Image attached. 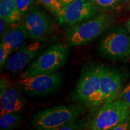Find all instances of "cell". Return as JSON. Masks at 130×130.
Returning a JSON list of instances; mask_svg holds the SVG:
<instances>
[{
  "label": "cell",
  "instance_id": "cell-12",
  "mask_svg": "<svg viewBox=\"0 0 130 130\" xmlns=\"http://www.w3.org/2000/svg\"><path fill=\"white\" fill-rule=\"evenodd\" d=\"M0 115L8 113L22 112L25 108L26 102L17 89L8 84L0 90Z\"/></svg>",
  "mask_w": 130,
  "mask_h": 130
},
{
  "label": "cell",
  "instance_id": "cell-24",
  "mask_svg": "<svg viewBox=\"0 0 130 130\" xmlns=\"http://www.w3.org/2000/svg\"><path fill=\"white\" fill-rule=\"evenodd\" d=\"M61 2V4H62L63 6L64 7V6H66V5L70 4V3H71L73 1H74L75 0H60Z\"/></svg>",
  "mask_w": 130,
  "mask_h": 130
},
{
  "label": "cell",
  "instance_id": "cell-13",
  "mask_svg": "<svg viewBox=\"0 0 130 130\" xmlns=\"http://www.w3.org/2000/svg\"><path fill=\"white\" fill-rule=\"evenodd\" d=\"M28 37V32L22 22L10 29L1 37V42L9 46L12 52H16L24 46Z\"/></svg>",
  "mask_w": 130,
  "mask_h": 130
},
{
  "label": "cell",
  "instance_id": "cell-26",
  "mask_svg": "<svg viewBox=\"0 0 130 130\" xmlns=\"http://www.w3.org/2000/svg\"><path fill=\"white\" fill-rule=\"evenodd\" d=\"M128 9L130 11V0H129V2H128Z\"/></svg>",
  "mask_w": 130,
  "mask_h": 130
},
{
  "label": "cell",
  "instance_id": "cell-19",
  "mask_svg": "<svg viewBox=\"0 0 130 130\" xmlns=\"http://www.w3.org/2000/svg\"><path fill=\"white\" fill-rule=\"evenodd\" d=\"M35 0H16V6L18 9L24 17L34 7Z\"/></svg>",
  "mask_w": 130,
  "mask_h": 130
},
{
  "label": "cell",
  "instance_id": "cell-15",
  "mask_svg": "<svg viewBox=\"0 0 130 130\" xmlns=\"http://www.w3.org/2000/svg\"><path fill=\"white\" fill-rule=\"evenodd\" d=\"M24 118L21 112L8 113L0 116V129L1 130L13 129L21 124Z\"/></svg>",
  "mask_w": 130,
  "mask_h": 130
},
{
  "label": "cell",
  "instance_id": "cell-9",
  "mask_svg": "<svg viewBox=\"0 0 130 130\" xmlns=\"http://www.w3.org/2000/svg\"><path fill=\"white\" fill-rule=\"evenodd\" d=\"M91 0H75L56 14L60 25L69 27L92 18L98 13Z\"/></svg>",
  "mask_w": 130,
  "mask_h": 130
},
{
  "label": "cell",
  "instance_id": "cell-21",
  "mask_svg": "<svg viewBox=\"0 0 130 130\" xmlns=\"http://www.w3.org/2000/svg\"><path fill=\"white\" fill-rule=\"evenodd\" d=\"M118 98L124 102L130 110V81L126 87L122 90Z\"/></svg>",
  "mask_w": 130,
  "mask_h": 130
},
{
  "label": "cell",
  "instance_id": "cell-14",
  "mask_svg": "<svg viewBox=\"0 0 130 130\" xmlns=\"http://www.w3.org/2000/svg\"><path fill=\"white\" fill-rule=\"evenodd\" d=\"M0 18L13 25L22 23L24 17L18 9L16 0H0Z\"/></svg>",
  "mask_w": 130,
  "mask_h": 130
},
{
  "label": "cell",
  "instance_id": "cell-18",
  "mask_svg": "<svg viewBox=\"0 0 130 130\" xmlns=\"http://www.w3.org/2000/svg\"><path fill=\"white\" fill-rule=\"evenodd\" d=\"M52 13L56 14L63 7L60 0H39Z\"/></svg>",
  "mask_w": 130,
  "mask_h": 130
},
{
  "label": "cell",
  "instance_id": "cell-5",
  "mask_svg": "<svg viewBox=\"0 0 130 130\" xmlns=\"http://www.w3.org/2000/svg\"><path fill=\"white\" fill-rule=\"evenodd\" d=\"M84 111L81 104L57 105L37 111L31 124L37 129L57 130L64 123L79 118Z\"/></svg>",
  "mask_w": 130,
  "mask_h": 130
},
{
  "label": "cell",
  "instance_id": "cell-16",
  "mask_svg": "<svg viewBox=\"0 0 130 130\" xmlns=\"http://www.w3.org/2000/svg\"><path fill=\"white\" fill-rule=\"evenodd\" d=\"M94 6L102 12H111L121 9L129 0H91Z\"/></svg>",
  "mask_w": 130,
  "mask_h": 130
},
{
  "label": "cell",
  "instance_id": "cell-2",
  "mask_svg": "<svg viewBox=\"0 0 130 130\" xmlns=\"http://www.w3.org/2000/svg\"><path fill=\"white\" fill-rule=\"evenodd\" d=\"M102 58L113 61L130 58V33L122 25H112L101 35L97 48Z\"/></svg>",
  "mask_w": 130,
  "mask_h": 130
},
{
  "label": "cell",
  "instance_id": "cell-7",
  "mask_svg": "<svg viewBox=\"0 0 130 130\" xmlns=\"http://www.w3.org/2000/svg\"><path fill=\"white\" fill-rule=\"evenodd\" d=\"M63 79L62 74L57 71L20 79L18 87L29 96H42L55 93L60 87Z\"/></svg>",
  "mask_w": 130,
  "mask_h": 130
},
{
  "label": "cell",
  "instance_id": "cell-20",
  "mask_svg": "<svg viewBox=\"0 0 130 130\" xmlns=\"http://www.w3.org/2000/svg\"><path fill=\"white\" fill-rule=\"evenodd\" d=\"M13 53L12 50L4 43H1L0 45V66L2 68L4 67L6 63L9 59L10 55Z\"/></svg>",
  "mask_w": 130,
  "mask_h": 130
},
{
  "label": "cell",
  "instance_id": "cell-4",
  "mask_svg": "<svg viewBox=\"0 0 130 130\" xmlns=\"http://www.w3.org/2000/svg\"><path fill=\"white\" fill-rule=\"evenodd\" d=\"M102 65H92L84 70L72 92L75 101L93 111L99 108L100 81Z\"/></svg>",
  "mask_w": 130,
  "mask_h": 130
},
{
  "label": "cell",
  "instance_id": "cell-25",
  "mask_svg": "<svg viewBox=\"0 0 130 130\" xmlns=\"http://www.w3.org/2000/svg\"><path fill=\"white\" fill-rule=\"evenodd\" d=\"M125 28H126V30L128 31V32L130 33V18L128 19L127 21L126 22Z\"/></svg>",
  "mask_w": 130,
  "mask_h": 130
},
{
  "label": "cell",
  "instance_id": "cell-23",
  "mask_svg": "<svg viewBox=\"0 0 130 130\" xmlns=\"http://www.w3.org/2000/svg\"><path fill=\"white\" fill-rule=\"evenodd\" d=\"M130 129V118L123 120L121 122L116 125L112 130H125Z\"/></svg>",
  "mask_w": 130,
  "mask_h": 130
},
{
  "label": "cell",
  "instance_id": "cell-8",
  "mask_svg": "<svg viewBox=\"0 0 130 130\" xmlns=\"http://www.w3.org/2000/svg\"><path fill=\"white\" fill-rule=\"evenodd\" d=\"M121 70L102 65L100 81L99 108L107 102L118 98L126 79Z\"/></svg>",
  "mask_w": 130,
  "mask_h": 130
},
{
  "label": "cell",
  "instance_id": "cell-11",
  "mask_svg": "<svg viewBox=\"0 0 130 130\" xmlns=\"http://www.w3.org/2000/svg\"><path fill=\"white\" fill-rule=\"evenodd\" d=\"M22 24L28 37L33 40L47 37L53 28V21L50 16L37 6H34L24 16Z\"/></svg>",
  "mask_w": 130,
  "mask_h": 130
},
{
  "label": "cell",
  "instance_id": "cell-22",
  "mask_svg": "<svg viewBox=\"0 0 130 130\" xmlns=\"http://www.w3.org/2000/svg\"><path fill=\"white\" fill-rule=\"evenodd\" d=\"M12 25H13L0 18V36H1V37H2L10 29L12 28Z\"/></svg>",
  "mask_w": 130,
  "mask_h": 130
},
{
  "label": "cell",
  "instance_id": "cell-10",
  "mask_svg": "<svg viewBox=\"0 0 130 130\" xmlns=\"http://www.w3.org/2000/svg\"><path fill=\"white\" fill-rule=\"evenodd\" d=\"M51 42V39L46 37L39 40H35V42L22 47L8 60L4 66L6 71L14 73L24 69L45 50Z\"/></svg>",
  "mask_w": 130,
  "mask_h": 130
},
{
  "label": "cell",
  "instance_id": "cell-3",
  "mask_svg": "<svg viewBox=\"0 0 130 130\" xmlns=\"http://www.w3.org/2000/svg\"><path fill=\"white\" fill-rule=\"evenodd\" d=\"M69 53L68 46L63 42L50 45L28 65L21 79L58 71L66 64Z\"/></svg>",
  "mask_w": 130,
  "mask_h": 130
},
{
  "label": "cell",
  "instance_id": "cell-17",
  "mask_svg": "<svg viewBox=\"0 0 130 130\" xmlns=\"http://www.w3.org/2000/svg\"><path fill=\"white\" fill-rule=\"evenodd\" d=\"M87 126V123L83 119H77L64 123V125L58 127L57 130H79L83 129Z\"/></svg>",
  "mask_w": 130,
  "mask_h": 130
},
{
  "label": "cell",
  "instance_id": "cell-6",
  "mask_svg": "<svg viewBox=\"0 0 130 130\" xmlns=\"http://www.w3.org/2000/svg\"><path fill=\"white\" fill-rule=\"evenodd\" d=\"M130 118V110L119 98L101 105L94 115L89 129H112L123 120Z\"/></svg>",
  "mask_w": 130,
  "mask_h": 130
},
{
  "label": "cell",
  "instance_id": "cell-1",
  "mask_svg": "<svg viewBox=\"0 0 130 130\" xmlns=\"http://www.w3.org/2000/svg\"><path fill=\"white\" fill-rule=\"evenodd\" d=\"M115 15L101 12L88 20L67 27L66 35L69 46H78L92 42L113 25Z\"/></svg>",
  "mask_w": 130,
  "mask_h": 130
}]
</instances>
